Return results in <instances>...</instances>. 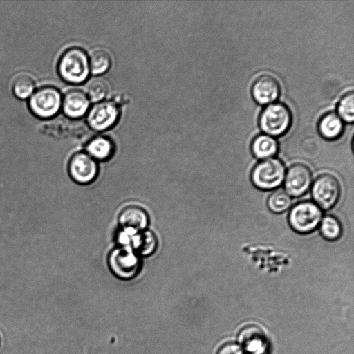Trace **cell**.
<instances>
[{"label":"cell","instance_id":"obj_1","mask_svg":"<svg viewBox=\"0 0 354 354\" xmlns=\"http://www.w3.org/2000/svg\"><path fill=\"white\" fill-rule=\"evenodd\" d=\"M57 70L61 77L66 82L72 84L82 83L90 73L88 57L82 49L71 48L62 55Z\"/></svg>","mask_w":354,"mask_h":354},{"label":"cell","instance_id":"obj_2","mask_svg":"<svg viewBox=\"0 0 354 354\" xmlns=\"http://www.w3.org/2000/svg\"><path fill=\"white\" fill-rule=\"evenodd\" d=\"M292 121L289 109L280 102L268 104L261 113L259 127L268 136H279L289 129Z\"/></svg>","mask_w":354,"mask_h":354},{"label":"cell","instance_id":"obj_3","mask_svg":"<svg viewBox=\"0 0 354 354\" xmlns=\"http://www.w3.org/2000/svg\"><path fill=\"white\" fill-rule=\"evenodd\" d=\"M62 102L61 93L56 88L45 86L34 91L28 100V107L36 117L48 119L58 113Z\"/></svg>","mask_w":354,"mask_h":354},{"label":"cell","instance_id":"obj_4","mask_svg":"<svg viewBox=\"0 0 354 354\" xmlns=\"http://www.w3.org/2000/svg\"><path fill=\"white\" fill-rule=\"evenodd\" d=\"M285 167L277 158H267L259 162L252 172V181L259 189L269 190L279 187L285 178Z\"/></svg>","mask_w":354,"mask_h":354},{"label":"cell","instance_id":"obj_5","mask_svg":"<svg viewBox=\"0 0 354 354\" xmlns=\"http://www.w3.org/2000/svg\"><path fill=\"white\" fill-rule=\"evenodd\" d=\"M109 265L115 276L123 280H129L138 274L141 262L138 254L126 246L117 248L111 252Z\"/></svg>","mask_w":354,"mask_h":354},{"label":"cell","instance_id":"obj_6","mask_svg":"<svg viewBox=\"0 0 354 354\" xmlns=\"http://www.w3.org/2000/svg\"><path fill=\"white\" fill-rule=\"evenodd\" d=\"M322 217L319 207L311 201H303L295 205L290 210L288 221L292 228L301 234L313 231Z\"/></svg>","mask_w":354,"mask_h":354},{"label":"cell","instance_id":"obj_7","mask_svg":"<svg viewBox=\"0 0 354 354\" xmlns=\"http://www.w3.org/2000/svg\"><path fill=\"white\" fill-rule=\"evenodd\" d=\"M339 193L340 187L337 179L328 174L319 176L312 187L314 201L324 209H328L336 203Z\"/></svg>","mask_w":354,"mask_h":354},{"label":"cell","instance_id":"obj_8","mask_svg":"<svg viewBox=\"0 0 354 354\" xmlns=\"http://www.w3.org/2000/svg\"><path fill=\"white\" fill-rule=\"evenodd\" d=\"M68 169L71 178L79 184L91 183L98 174L95 160L84 152L77 153L71 157Z\"/></svg>","mask_w":354,"mask_h":354},{"label":"cell","instance_id":"obj_9","mask_svg":"<svg viewBox=\"0 0 354 354\" xmlns=\"http://www.w3.org/2000/svg\"><path fill=\"white\" fill-rule=\"evenodd\" d=\"M119 116L117 105L111 101H101L89 111L87 121L95 131H104L115 124Z\"/></svg>","mask_w":354,"mask_h":354},{"label":"cell","instance_id":"obj_10","mask_svg":"<svg viewBox=\"0 0 354 354\" xmlns=\"http://www.w3.org/2000/svg\"><path fill=\"white\" fill-rule=\"evenodd\" d=\"M311 183L312 176L309 168L303 164H295L288 170L285 188L289 195L297 197L309 189Z\"/></svg>","mask_w":354,"mask_h":354},{"label":"cell","instance_id":"obj_11","mask_svg":"<svg viewBox=\"0 0 354 354\" xmlns=\"http://www.w3.org/2000/svg\"><path fill=\"white\" fill-rule=\"evenodd\" d=\"M280 93V86L273 76L264 74L257 77L252 86V95L259 104H270L274 102Z\"/></svg>","mask_w":354,"mask_h":354},{"label":"cell","instance_id":"obj_12","mask_svg":"<svg viewBox=\"0 0 354 354\" xmlns=\"http://www.w3.org/2000/svg\"><path fill=\"white\" fill-rule=\"evenodd\" d=\"M242 347L253 354H262L267 348V339L263 330L257 326L250 325L243 328L238 335Z\"/></svg>","mask_w":354,"mask_h":354},{"label":"cell","instance_id":"obj_13","mask_svg":"<svg viewBox=\"0 0 354 354\" xmlns=\"http://www.w3.org/2000/svg\"><path fill=\"white\" fill-rule=\"evenodd\" d=\"M89 106L87 95L80 90L68 91L62 102V107L64 114L71 118L83 116Z\"/></svg>","mask_w":354,"mask_h":354},{"label":"cell","instance_id":"obj_14","mask_svg":"<svg viewBox=\"0 0 354 354\" xmlns=\"http://www.w3.org/2000/svg\"><path fill=\"white\" fill-rule=\"evenodd\" d=\"M119 223L125 230L142 231L148 224L149 217L145 210L140 207L130 205L120 212Z\"/></svg>","mask_w":354,"mask_h":354},{"label":"cell","instance_id":"obj_15","mask_svg":"<svg viewBox=\"0 0 354 354\" xmlns=\"http://www.w3.org/2000/svg\"><path fill=\"white\" fill-rule=\"evenodd\" d=\"M127 240L131 248L137 254L146 256L153 252L157 245V239L155 234L148 230L132 232L127 234Z\"/></svg>","mask_w":354,"mask_h":354},{"label":"cell","instance_id":"obj_16","mask_svg":"<svg viewBox=\"0 0 354 354\" xmlns=\"http://www.w3.org/2000/svg\"><path fill=\"white\" fill-rule=\"evenodd\" d=\"M343 129L342 120L333 112H328L324 115L318 123L319 133L328 140H334L339 137Z\"/></svg>","mask_w":354,"mask_h":354},{"label":"cell","instance_id":"obj_17","mask_svg":"<svg viewBox=\"0 0 354 354\" xmlns=\"http://www.w3.org/2000/svg\"><path fill=\"white\" fill-rule=\"evenodd\" d=\"M251 149L254 156L265 160L277 153L278 145L272 137L266 134H260L254 138Z\"/></svg>","mask_w":354,"mask_h":354},{"label":"cell","instance_id":"obj_18","mask_svg":"<svg viewBox=\"0 0 354 354\" xmlns=\"http://www.w3.org/2000/svg\"><path fill=\"white\" fill-rule=\"evenodd\" d=\"M86 151L87 153L95 160H105L113 154L114 146L109 138L97 136L88 143Z\"/></svg>","mask_w":354,"mask_h":354},{"label":"cell","instance_id":"obj_19","mask_svg":"<svg viewBox=\"0 0 354 354\" xmlns=\"http://www.w3.org/2000/svg\"><path fill=\"white\" fill-rule=\"evenodd\" d=\"M90 71L94 75H100L106 72L111 64L110 52L103 47L93 49L88 57Z\"/></svg>","mask_w":354,"mask_h":354},{"label":"cell","instance_id":"obj_20","mask_svg":"<svg viewBox=\"0 0 354 354\" xmlns=\"http://www.w3.org/2000/svg\"><path fill=\"white\" fill-rule=\"evenodd\" d=\"M35 87L33 79L27 74L17 75L12 84L13 94L21 100L30 97L35 91Z\"/></svg>","mask_w":354,"mask_h":354},{"label":"cell","instance_id":"obj_21","mask_svg":"<svg viewBox=\"0 0 354 354\" xmlns=\"http://www.w3.org/2000/svg\"><path fill=\"white\" fill-rule=\"evenodd\" d=\"M292 204L290 196L284 190L273 192L268 200L269 209L274 213H281L289 209Z\"/></svg>","mask_w":354,"mask_h":354},{"label":"cell","instance_id":"obj_22","mask_svg":"<svg viewBox=\"0 0 354 354\" xmlns=\"http://www.w3.org/2000/svg\"><path fill=\"white\" fill-rule=\"evenodd\" d=\"M109 90L108 82L102 78H95L87 86L88 98L92 102H100L105 98Z\"/></svg>","mask_w":354,"mask_h":354},{"label":"cell","instance_id":"obj_23","mask_svg":"<svg viewBox=\"0 0 354 354\" xmlns=\"http://www.w3.org/2000/svg\"><path fill=\"white\" fill-rule=\"evenodd\" d=\"M320 231L325 239L334 241L339 238L342 229L339 221L336 218L327 216L321 221Z\"/></svg>","mask_w":354,"mask_h":354},{"label":"cell","instance_id":"obj_24","mask_svg":"<svg viewBox=\"0 0 354 354\" xmlns=\"http://www.w3.org/2000/svg\"><path fill=\"white\" fill-rule=\"evenodd\" d=\"M338 115L346 122H353L354 120V94L351 91L346 93L337 105Z\"/></svg>","mask_w":354,"mask_h":354},{"label":"cell","instance_id":"obj_25","mask_svg":"<svg viewBox=\"0 0 354 354\" xmlns=\"http://www.w3.org/2000/svg\"><path fill=\"white\" fill-rule=\"evenodd\" d=\"M217 354H243L241 346L235 343H227L223 345Z\"/></svg>","mask_w":354,"mask_h":354},{"label":"cell","instance_id":"obj_26","mask_svg":"<svg viewBox=\"0 0 354 354\" xmlns=\"http://www.w3.org/2000/svg\"><path fill=\"white\" fill-rule=\"evenodd\" d=\"M0 343H1V335H0Z\"/></svg>","mask_w":354,"mask_h":354}]
</instances>
